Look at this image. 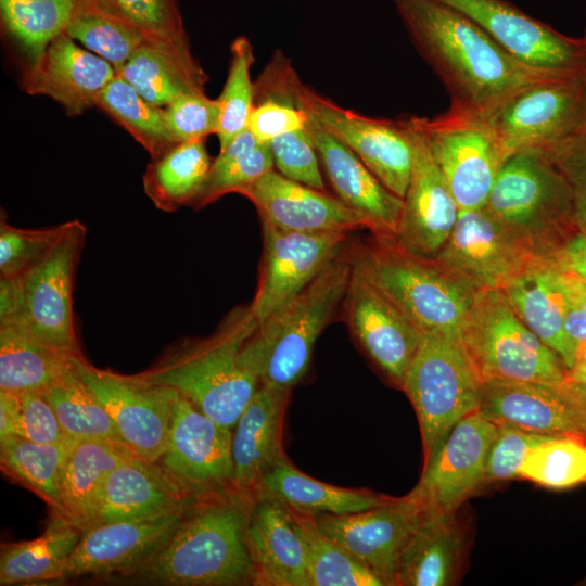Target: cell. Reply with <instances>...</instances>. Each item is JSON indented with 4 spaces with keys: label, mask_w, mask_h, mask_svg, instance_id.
Returning a JSON list of instances; mask_svg holds the SVG:
<instances>
[{
    "label": "cell",
    "mask_w": 586,
    "mask_h": 586,
    "mask_svg": "<svg viewBox=\"0 0 586 586\" xmlns=\"http://www.w3.org/2000/svg\"><path fill=\"white\" fill-rule=\"evenodd\" d=\"M392 2L415 48L445 86L451 106L487 118L530 86L574 76L524 65L469 17L438 0Z\"/></svg>",
    "instance_id": "1"
},
{
    "label": "cell",
    "mask_w": 586,
    "mask_h": 586,
    "mask_svg": "<svg viewBox=\"0 0 586 586\" xmlns=\"http://www.w3.org/2000/svg\"><path fill=\"white\" fill-rule=\"evenodd\" d=\"M249 501L250 496L238 492L199 501L136 572L162 585H254L246 540Z\"/></svg>",
    "instance_id": "2"
},
{
    "label": "cell",
    "mask_w": 586,
    "mask_h": 586,
    "mask_svg": "<svg viewBox=\"0 0 586 586\" xmlns=\"http://www.w3.org/2000/svg\"><path fill=\"white\" fill-rule=\"evenodd\" d=\"M257 326L251 305L238 306L211 335L180 341L138 374L177 391L214 421L233 430L260 384L240 362L242 347Z\"/></svg>",
    "instance_id": "3"
},
{
    "label": "cell",
    "mask_w": 586,
    "mask_h": 586,
    "mask_svg": "<svg viewBox=\"0 0 586 586\" xmlns=\"http://www.w3.org/2000/svg\"><path fill=\"white\" fill-rule=\"evenodd\" d=\"M344 254L351 266L424 334H459L461 322L479 291L435 259L415 256L403 250L392 235L377 233L347 243Z\"/></svg>",
    "instance_id": "4"
},
{
    "label": "cell",
    "mask_w": 586,
    "mask_h": 586,
    "mask_svg": "<svg viewBox=\"0 0 586 586\" xmlns=\"http://www.w3.org/2000/svg\"><path fill=\"white\" fill-rule=\"evenodd\" d=\"M351 272L343 252L302 291L258 322L242 347L241 365L260 382L289 388L297 384L309 368L318 337L343 304Z\"/></svg>",
    "instance_id": "5"
},
{
    "label": "cell",
    "mask_w": 586,
    "mask_h": 586,
    "mask_svg": "<svg viewBox=\"0 0 586 586\" xmlns=\"http://www.w3.org/2000/svg\"><path fill=\"white\" fill-rule=\"evenodd\" d=\"M484 206L545 260L553 262L579 231L569 183L538 150L515 152L505 160Z\"/></svg>",
    "instance_id": "6"
},
{
    "label": "cell",
    "mask_w": 586,
    "mask_h": 586,
    "mask_svg": "<svg viewBox=\"0 0 586 586\" xmlns=\"http://www.w3.org/2000/svg\"><path fill=\"white\" fill-rule=\"evenodd\" d=\"M85 237L86 228L79 220L67 221L43 262L23 277L0 278V326H15L47 346L81 355L73 290Z\"/></svg>",
    "instance_id": "7"
},
{
    "label": "cell",
    "mask_w": 586,
    "mask_h": 586,
    "mask_svg": "<svg viewBox=\"0 0 586 586\" xmlns=\"http://www.w3.org/2000/svg\"><path fill=\"white\" fill-rule=\"evenodd\" d=\"M459 334L483 382L561 383L570 378L562 359L527 328L502 290L477 292Z\"/></svg>",
    "instance_id": "8"
},
{
    "label": "cell",
    "mask_w": 586,
    "mask_h": 586,
    "mask_svg": "<svg viewBox=\"0 0 586 586\" xmlns=\"http://www.w3.org/2000/svg\"><path fill=\"white\" fill-rule=\"evenodd\" d=\"M483 383L459 334H424L402 386L418 417L424 462L461 418L480 409Z\"/></svg>",
    "instance_id": "9"
},
{
    "label": "cell",
    "mask_w": 586,
    "mask_h": 586,
    "mask_svg": "<svg viewBox=\"0 0 586 586\" xmlns=\"http://www.w3.org/2000/svg\"><path fill=\"white\" fill-rule=\"evenodd\" d=\"M409 119L445 177L459 211L484 206L506 160L487 118L449 105L437 116Z\"/></svg>",
    "instance_id": "10"
},
{
    "label": "cell",
    "mask_w": 586,
    "mask_h": 586,
    "mask_svg": "<svg viewBox=\"0 0 586 586\" xmlns=\"http://www.w3.org/2000/svg\"><path fill=\"white\" fill-rule=\"evenodd\" d=\"M583 75L530 86L487 117L506 158L520 151L548 153L586 125Z\"/></svg>",
    "instance_id": "11"
},
{
    "label": "cell",
    "mask_w": 586,
    "mask_h": 586,
    "mask_svg": "<svg viewBox=\"0 0 586 586\" xmlns=\"http://www.w3.org/2000/svg\"><path fill=\"white\" fill-rule=\"evenodd\" d=\"M232 433L177 392L167 444L155 462L200 500L237 492Z\"/></svg>",
    "instance_id": "12"
},
{
    "label": "cell",
    "mask_w": 586,
    "mask_h": 586,
    "mask_svg": "<svg viewBox=\"0 0 586 586\" xmlns=\"http://www.w3.org/2000/svg\"><path fill=\"white\" fill-rule=\"evenodd\" d=\"M296 100L322 129L351 149L391 192L404 198L412 168V143L402 118L379 119L344 109L300 79Z\"/></svg>",
    "instance_id": "13"
},
{
    "label": "cell",
    "mask_w": 586,
    "mask_h": 586,
    "mask_svg": "<svg viewBox=\"0 0 586 586\" xmlns=\"http://www.w3.org/2000/svg\"><path fill=\"white\" fill-rule=\"evenodd\" d=\"M75 367L112 418L124 445L140 459L155 462L167 444L176 391L139 374L123 375L75 357Z\"/></svg>",
    "instance_id": "14"
},
{
    "label": "cell",
    "mask_w": 586,
    "mask_h": 586,
    "mask_svg": "<svg viewBox=\"0 0 586 586\" xmlns=\"http://www.w3.org/2000/svg\"><path fill=\"white\" fill-rule=\"evenodd\" d=\"M434 259L476 291L502 290L545 260L485 206L459 211L450 237Z\"/></svg>",
    "instance_id": "15"
},
{
    "label": "cell",
    "mask_w": 586,
    "mask_h": 586,
    "mask_svg": "<svg viewBox=\"0 0 586 586\" xmlns=\"http://www.w3.org/2000/svg\"><path fill=\"white\" fill-rule=\"evenodd\" d=\"M483 29L508 54L537 71L555 75L586 72V47L534 18L508 0H438Z\"/></svg>",
    "instance_id": "16"
},
{
    "label": "cell",
    "mask_w": 586,
    "mask_h": 586,
    "mask_svg": "<svg viewBox=\"0 0 586 586\" xmlns=\"http://www.w3.org/2000/svg\"><path fill=\"white\" fill-rule=\"evenodd\" d=\"M263 256L250 304L258 322L309 284L344 252L349 232L286 231L262 221Z\"/></svg>",
    "instance_id": "17"
},
{
    "label": "cell",
    "mask_w": 586,
    "mask_h": 586,
    "mask_svg": "<svg viewBox=\"0 0 586 586\" xmlns=\"http://www.w3.org/2000/svg\"><path fill=\"white\" fill-rule=\"evenodd\" d=\"M424 512L410 492L356 513L313 515L318 528L378 576L384 586L397 585L402 548Z\"/></svg>",
    "instance_id": "18"
},
{
    "label": "cell",
    "mask_w": 586,
    "mask_h": 586,
    "mask_svg": "<svg viewBox=\"0 0 586 586\" xmlns=\"http://www.w3.org/2000/svg\"><path fill=\"white\" fill-rule=\"evenodd\" d=\"M480 410L497 424L586 438V385L571 377L561 383L485 381Z\"/></svg>",
    "instance_id": "19"
},
{
    "label": "cell",
    "mask_w": 586,
    "mask_h": 586,
    "mask_svg": "<svg viewBox=\"0 0 586 586\" xmlns=\"http://www.w3.org/2000/svg\"><path fill=\"white\" fill-rule=\"evenodd\" d=\"M498 424L480 409L461 418L424 462L411 493L425 509L456 512L484 484L488 449Z\"/></svg>",
    "instance_id": "20"
},
{
    "label": "cell",
    "mask_w": 586,
    "mask_h": 586,
    "mask_svg": "<svg viewBox=\"0 0 586 586\" xmlns=\"http://www.w3.org/2000/svg\"><path fill=\"white\" fill-rule=\"evenodd\" d=\"M342 306L353 336L378 368L402 388L424 333L353 267Z\"/></svg>",
    "instance_id": "21"
},
{
    "label": "cell",
    "mask_w": 586,
    "mask_h": 586,
    "mask_svg": "<svg viewBox=\"0 0 586 586\" xmlns=\"http://www.w3.org/2000/svg\"><path fill=\"white\" fill-rule=\"evenodd\" d=\"M402 119L412 143V168L399 227L393 238L406 252L434 259L453 232L459 207L423 138L409 117Z\"/></svg>",
    "instance_id": "22"
},
{
    "label": "cell",
    "mask_w": 586,
    "mask_h": 586,
    "mask_svg": "<svg viewBox=\"0 0 586 586\" xmlns=\"http://www.w3.org/2000/svg\"><path fill=\"white\" fill-rule=\"evenodd\" d=\"M186 514L88 526L55 581L137 571L167 542Z\"/></svg>",
    "instance_id": "23"
},
{
    "label": "cell",
    "mask_w": 586,
    "mask_h": 586,
    "mask_svg": "<svg viewBox=\"0 0 586 586\" xmlns=\"http://www.w3.org/2000/svg\"><path fill=\"white\" fill-rule=\"evenodd\" d=\"M239 194L255 206L260 221L297 232L374 231L372 222L335 195L272 169Z\"/></svg>",
    "instance_id": "24"
},
{
    "label": "cell",
    "mask_w": 586,
    "mask_h": 586,
    "mask_svg": "<svg viewBox=\"0 0 586 586\" xmlns=\"http://www.w3.org/2000/svg\"><path fill=\"white\" fill-rule=\"evenodd\" d=\"M246 540L254 585L310 586L294 511L281 500L259 492L250 496Z\"/></svg>",
    "instance_id": "25"
},
{
    "label": "cell",
    "mask_w": 586,
    "mask_h": 586,
    "mask_svg": "<svg viewBox=\"0 0 586 586\" xmlns=\"http://www.w3.org/2000/svg\"><path fill=\"white\" fill-rule=\"evenodd\" d=\"M199 501L157 462L132 456L109 475L91 525L186 514Z\"/></svg>",
    "instance_id": "26"
},
{
    "label": "cell",
    "mask_w": 586,
    "mask_h": 586,
    "mask_svg": "<svg viewBox=\"0 0 586 586\" xmlns=\"http://www.w3.org/2000/svg\"><path fill=\"white\" fill-rule=\"evenodd\" d=\"M307 130L334 195L372 222L374 231L371 233L394 237L404 200L385 188L351 149L308 115Z\"/></svg>",
    "instance_id": "27"
},
{
    "label": "cell",
    "mask_w": 586,
    "mask_h": 586,
    "mask_svg": "<svg viewBox=\"0 0 586 586\" xmlns=\"http://www.w3.org/2000/svg\"><path fill=\"white\" fill-rule=\"evenodd\" d=\"M116 75L112 64L80 48L64 33L28 67L24 86L29 93L50 97L76 116L97 106L99 95Z\"/></svg>",
    "instance_id": "28"
},
{
    "label": "cell",
    "mask_w": 586,
    "mask_h": 586,
    "mask_svg": "<svg viewBox=\"0 0 586 586\" xmlns=\"http://www.w3.org/2000/svg\"><path fill=\"white\" fill-rule=\"evenodd\" d=\"M292 388L260 382L232 433L234 489L252 496L262 477L284 455L283 421Z\"/></svg>",
    "instance_id": "29"
},
{
    "label": "cell",
    "mask_w": 586,
    "mask_h": 586,
    "mask_svg": "<svg viewBox=\"0 0 586 586\" xmlns=\"http://www.w3.org/2000/svg\"><path fill=\"white\" fill-rule=\"evenodd\" d=\"M466 537L456 512L424 508L397 560V585L447 586L458 577Z\"/></svg>",
    "instance_id": "30"
},
{
    "label": "cell",
    "mask_w": 586,
    "mask_h": 586,
    "mask_svg": "<svg viewBox=\"0 0 586 586\" xmlns=\"http://www.w3.org/2000/svg\"><path fill=\"white\" fill-rule=\"evenodd\" d=\"M116 74L148 102L162 109L180 95L205 92L207 82L187 39L149 38Z\"/></svg>",
    "instance_id": "31"
},
{
    "label": "cell",
    "mask_w": 586,
    "mask_h": 586,
    "mask_svg": "<svg viewBox=\"0 0 586 586\" xmlns=\"http://www.w3.org/2000/svg\"><path fill=\"white\" fill-rule=\"evenodd\" d=\"M561 276L552 262L539 260L502 291L527 328L556 352L570 371L575 351L564 331Z\"/></svg>",
    "instance_id": "32"
},
{
    "label": "cell",
    "mask_w": 586,
    "mask_h": 586,
    "mask_svg": "<svg viewBox=\"0 0 586 586\" xmlns=\"http://www.w3.org/2000/svg\"><path fill=\"white\" fill-rule=\"evenodd\" d=\"M132 456L119 443L73 440L62 474L64 519L81 531L90 526L109 475Z\"/></svg>",
    "instance_id": "33"
},
{
    "label": "cell",
    "mask_w": 586,
    "mask_h": 586,
    "mask_svg": "<svg viewBox=\"0 0 586 586\" xmlns=\"http://www.w3.org/2000/svg\"><path fill=\"white\" fill-rule=\"evenodd\" d=\"M281 500L296 512L348 514L365 511L392 497L367 489H351L315 480L300 471L283 455L262 477L256 491Z\"/></svg>",
    "instance_id": "34"
},
{
    "label": "cell",
    "mask_w": 586,
    "mask_h": 586,
    "mask_svg": "<svg viewBox=\"0 0 586 586\" xmlns=\"http://www.w3.org/2000/svg\"><path fill=\"white\" fill-rule=\"evenodd\" d=\"M75 357L36 341L15 326L2 324L0 391L42 393L74 367Z\"/></svg>",
    "instance_id": "35"
},
{
    "label": "cell",
    "mask_w": 586,
    "mask_h": 586,
    "mask_svg": "<svg viewBox=\"0 0 586 586\" xmlns=\"http://www.w3.org/2000/svg\"><path fill=\"white\" fill-rule=\"evenodd\" d=\"M82 531L64 518H52L31 540L1 545L0 585H30L55 581L79 543Z\"/></svg>",
    "instance_id": "36"
},
{
    "label": "cell",
    "mask_w": 586,
    "mask_h": 586,
    "mask_svg": "<svg viewBox=\"0 0 586 586\" xmlns=\"http://www.w3.org/2000/svg\"><path fill=\"white\" fill-rule=\"evenodd\" d=\"M204 140L179 143L152 160L143 175V189L161 211L193 206L208 177L212 164Z\"/></svg>",
    "instance_id": "37"
},
{
    "label": "cell",
    "mask_w": 586,
    "mask_h": 586,
    "mask_svg": "<svg viewBox=\"0 0 586 586\" xmlns=\"http://www.w3.org/2000/svg\"><path fill=\"white\" fill-rule=\"evenodd\" d=\"M72 442L40 444L18 436L0 441L1 470L39 496L52 518H64L62 474Z\"/></svg>",
    "instance_id": "38"
},
{
    "label": "cell",
    "mask_w": 586,
    "mask_h": 586,
    "mask_svg": "<svg viewBox=\"0 0 586 586\" xmlns=\"http://www.w3.org/2000/svg\"><path fill=\"white\" fill-rule=\"evenodd\" d=\"M82 0H0L1 22L34 66L64 34Z\"/></svg>",
    "instance_id": "39"
},
{
    "label": "cell",
    "mask_w": 586,
    "mask_h": 586,
    "mask_svg": "<svg viewBox=\"0 0 586 586\" xmlns=\"http://www.w3.org/2000/svg\"><path fill=\"white\" fill-rule=\"evenodd\" d=\"M65 34L117 71L149 38H154L99 0H82Z\"/></svg>",
    "instance_id": "40"
},
{
    "label": "cell",
    "mask_w": 586,
    "mask_h": 586,
    "mask_svg": "<svg viewBox=\"0 0 586 586\" xmlns=\"http://www.w3.org/2000/svg\"><path fill=\"white\" fill-rule=\"evenodd\" d=\"M42 393L52 405L66 437L105 440L124 445L112 418L82 381L75 362Z\"/></svg>",
    "instance_id": "41"
},
{
    "label": "cell",
    "mask_w": 586,
    "mask_h": 586,
    "mask_svg": "<svg viewBox=\"0 0 586 586\" xmlns=\"http://www.w3.org/2000/svg\"><path fill=\"white\" fill-rule=\"evenodd\" d=\"M97 106L127 130L152 160L179 144L166 125L164 109L148 102L118 75L103 89Z\"/></svg>",
    "instance_id": "42"
},
{
    "label": "cell",
    "mask_w": 586,
    "mask_h": 586,
    "mask_svg": "<svg viewBox=\"0 0 586 586\" xmlns=\"http://www.w3.org/2000/svg\"><path fill=\"white\" fill-rule=\"evenodd\" d=\"M275 169L267 143L259 142L246 128L214 158L201 194L192 206L202 208L225 194L239 193Z\"/></svg>",
    "instance_id": "43"
},
{
    "label": "cell",
    "mask_w": 586,
    "mask_h": 586,
    "mask_svg": "<svg viewBox=\"0 0 586 586\" xmlns=\"http://www.w3.org/2000/svg\"><path fill=\"white\" fill-rule=\"evenodd\" d=\"M294 515L304 543L310 586H384L378 576L326 536L313 515L296 511Z\"/></svg>",
    "instance_id": "44"
},
{
    "label": "cell",
    "mask_w": 586,
    "mask_h": 586,
    "mask_svg": "<svg viewBox=\"0 0 586 586\" xmlns=\"http://www.w3.org/2000/svg\"><path fill=\"white\" fill-rule=\"evenodd\" d=\"M254 50L246 37H238L230 46L227 79L219 98V126L216 136L219 151H224L234 137L246 129L255 103V84L251 78Z\"/></svg>",
    "instance_id": "45"
},
{
    "label": "cell",
    "mask_w": 586,
    "mask_h": 586,
    "mask_svg": "<svg viewBox=\"0 0 586 586\" xmlns=\"http://www.w3.org/2000/svg\"><path fill=\"white\" fill-rule=\"evenodd\" d=\"M519 476L550 488H566L586 481V438L550 436L526 455Z\"/></svg>",
    "instance_id": "46"
},
{
    "label": "cell",
    "mask_w": 586,
    "mask_h": 586,
    "mask_svg": "<svg viewBox=\"0 0 586 586\" xmlns=\"http://www.w3.org/2000/svg\"><path fill=\"white\" fill-rule=\"evenodd\" d=\"M67 222L41 229H25L1 220L0 278H20L37 267L52 252Z\"/></svg>",
    "instance_id": "47"
},
{
    "label": "cell",
    "mask_w": 586,
    "mask_h": 586,
    "mask_svg": "<svg viewBox=\"0 0 586 586\" xmlns=\"http://www.w3.org/2000/svg\"><path fill=\"white\" fill-rule=\"evenodd\" d=\"M220 107L205 92L187 93L164 107L166 125L177 143L204 140L217 133Z\"/></svg>",
    "instance_id": "48"
},
{
    "label": "cell",
    "mask_w": 586,
    "mask_h": 586,
    "mask_svg": "<svg viewBox=\"0 0 586 586\" xmlns=\"http://www.w3.org/2000/svg\"><path fill=\"white\" fill-rule=\"evenodd\" d=\"M267 144L277 171L292 180L326 191L318 153L307 125L304 129L276 138Z\"/></svg>",
    "instance_id": "49"
},
{
    "label": "cell",
    "mask_w": 586,
    "mask_h": 586,
    "mask_svg": "<svg viewBox=\"0 0 586 586\" xmlns=\"http://www.w3.org/2000/svg\"><path fill=\"white\" fill-rule=\"evenodd\" d=\"M151 37L187 39L177 0H99Z\"/></svg>",
    "instance_id": "50"
},
{
    "label": "cell",
    "mask_w": 586,
    "mask_h": 586,
    "mask_svg": "<svg viewBox=\"0 0 586 586\" xmlns=\"http://www.w3.org/2000/svg\"><path fill=\"white\" fill-rule=\"evenodd\" d=\"M549 437L512 425L498 424L486 457L484 483L518 477L528 451Z\"/></svg>",
    "instance_id": "51"
},
{
    "label": "cell",
    "mask_w": 586,
    "mask_h": 586,
    "mask_svg": "<svg viewBox=\"0 0 586 586\" xmlns=\"http://www.w3.org/2000/svg\"><path fill=\"white\" fill-rule=\"evenodd\" d=\"M546 154L569 183L578 229L586 231V125L569 140Z\"/></svg>",
    "instance_id": "52"
},
{
    "label": "cell",
    "mask_w": 586,
    "mask_h": 586,
    "mask_svg": "<svg viewBox=\"0 0 586 586\" xmlns=\"http://www.w3.org/2000/svg\"><path fill=\"white\" fill-rule=\"evenodd\" d=\"M18 399L15 436L40 444H55L68 438L43 393H25L18 395Z\"/></svg>",
    "instance_id": "53"
},
{
    "label": "cell",
    "mask_w": 586,
    "mask_h": 586,
    "mask_svg": "<svg viewBox=\"0 0 586 586\" xmlns=\"http://www.w3.org/2000/svg\"><path fill=\"white\" fill-rule=\"evenodd\" d=\"M562 272L564 293V331L572 348L576 351L586 341V283Z\"/></svg>",
    "instance_id": "54"
},
{
    "label": "cell",
    "mask_w": 586,
    "mask_h": 586,
    "mask_svg": "<svg viewBox=\"0 0 586 586\" xmlns=\"http://www.w3.org/2000/svg\"><path fill=\"white\" fill-rule=\"evenodd\" d=\"M552 263L561 271L586 283V231L576 232L557 253Z\"/></svg>",
    "instance_id": "55"
},
{
    "label": "cell",
    "mask_w": 586,
    "mask_h": 586,
    "mask_svg": "<svg viewBox=\"0 0 586 586\" xmlns=\"http://www.w3.org/2000/svg\"><path fill=\"white\" fill-rule=\"evenodd\" d=\"M18 395L0 391V441L15 436Z\"/></svg>",
    "instance_id": "56"
},
{
    "label": "cell",
    "mask_w": 586,
    "mask_h": 586,
    "mask_svg": "<svg viewBox=\"0 0 586 586\" xmlns=\"http://www.w3.org/2000/svg\"><path fill=\"white\" fill-rule=\"evenodd\" d=\"M570 377L586 385V341L577 347L573 367L570 369Z\"/></svg>",
    "instance_id": "57"
},
{
    "label": "cell",
    "mask_w": 586,
    "mask_h": 586,
    "mask_svg": "<svg viewBox=\"0 0 586 586\" xmlns=\"http://www.w3.org/2000/svg\"><path fill=\"white\" fill-rule=\"evenodd\" d=\"M582 38H583L585 47H586V29H585L584 34L582 35ZM584 94H585V106H586V72H585V78H584Z\"/></svg>",
    "instance_id": "58"
}]
</instances>
